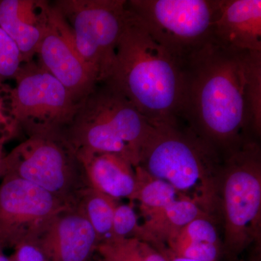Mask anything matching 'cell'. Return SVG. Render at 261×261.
<instances>
[{"label":"cell","instance_id":"9","mask_svg":"<svg viewBox=\"0 0 261 261\" xmlns=\"http://www.w3.org/2000/svg\"><path fill=\"white\" fill-rule=\"evenodd\" d=\"M84 61L107 80L126 18V0H56Z\"/></svg>","mask_w":261,"mask_h":261},{"label":"cell","instance_id":"28","mask_svg":"<svg viewBox=\"0 0 261 261\" xmlns=\"http://www.w3.org/2000/svg\"><path fill=\"white\" fill-rule=\"evenodd\" d=\"M99 261H110L108 260H106V259L102 258L101 260H99Z\"/></svg>","mask_w":261,"mask_h":261},{"label":"cell","instance_id":"2","mask_svg":"<svg viewBox=\"0 0 261 261\" xmlns=\"http://www.w3.org/2000/svg\"><path fill=\"white\" fill-rule=\"evenodd\" d=\"M126 10L124 28L106 82L118 89L151 124L184 121L183 65L151 35L127 5Z\"/></svg>","mask_w":261,"mask_h":261},{"label":"cell","instance_id":"26","mask_svg":"<svg viewBox=\"0 0 261 261\" xmlns=\"http://www.w3.org/2000/svg\"><path fill=\"white\" fill-rule=\"evenodd\" d=\"M8 140V139L5 138V137H0V178H2V176H3V163H4L5 157L4 145L5 142Z\"/></svg>","mask_w":261,"mask_h":261},{"label":"cell","instance_id":"16","mask_svg":"<svg viewBox=\"0 0 261 261\" xmlns=\"http://www.w3.org/2000/svg\"><path fill=\"white\" fill-rule=\"evenodd\" d=\"M205 214H211L193 201L178 199L145 219V222L141 225L138 240L147 242L154 247L165 245L170 237L196 218Z\"/></svg>","mask_w":261,"mask_h":261},{"label":"cell","instance_id":"19","mask_svg":"<svg viewBox=\"0 0 261 261\" xmlns=\"http://www.w3.org/2000/svg\"><path fill=\"white\" fill-rule=\"evenodd\" d=\"M96 251L110 261H155L157 250L137 238L111 240L99 244Z\"/></svg>","mask_w":261,"mask_h":261},{"label":"cell","instance_id":"25","mask_svg":"<svg viewBox=\"0 0 261 261\" xmlns=\"http://www.w3.org/2000/svg\"><path fill=\"white\" fill-rule=\"evenodd\" d=\"M155 248H157L161 253H163L167 261H200L187 258V257L177 256V255H174L170 251L165 245H159Z\"/></svg>","mask_w":261,"mask_h":261},{"label":"cell","instance_id":"18","mask_svg":"<svg viewBox=\"0 0 261 261\" xmlns=\"http://www.w3.org/2000/svg\"><path fill=\"white\" fill-rule=\"evenodd\" d=\"M137 189L133 200L140 203L144 219L162 210L173 201L183 198L167 182L154 178L140 166L135 167Z\"/></svg>","mask_w":261,"mask_h":261},{"label":"cell","instance_id":"10","mask_svg":"<svg viewBox=\"0 0 261 261\" xmlns=\"http://www.w3.org/2000/svg\"><path fill=\"white\" fill-rule=\"evenodd\" d=\"M0 184V249L15 248L39 236L56 215L70 207L41 187L5 174Z\"/></svg>","mask_w":261,"mask_h":261},{"label":"cell","instance_id":"21","mask_svg":"<svg viewBox=\"0 0 261 261\" xmlns=\"http://www.w3.org/2000/svg\"><path fill=\"white\" fill-rule=\"evenodd\" d=\"M141 224L133 206L117 202L113 213L111 240L140 238Z\"/></svg>","mask_w":261,"mask_h":261},{"label":"cell","instance_id":"22","mask_svg":"<svg viewBox=\"0 0 261 261\" xmlns=\"http://www.w3.org/2000/svg\"><path fill=\"white\" fill-rule=\"evenodd\" d=\"M23 64L16 44L0 28V84L7 80H15Z\"/></svg>","mask_w":261,"mask_h":261},{"label":"cell","instance_id":"1","mask_svg":"<svg viewBox=\"0 0 261 261\" xmlns=\"http://www.w3.org/2000/svg\"><path fill=\"white\" fill-rule=\"evenodd\" d=\"M183 68L184 121L223 158L252 140V118L261 116V53L238 50L212 37Z\"/></svg>","mask_w":261,"mask_h":261},{"label":"cell","instance_id":"12","mask_svg":"<svg viewBox=\"0 0 261 261\" xmlns=\"http://www.w3.org/2000/svg\"><path fill=\"white\" fill-rule=\"evenodd\" d=\"M38 238L48 261H88L99 243L92 225L75 207L56 215Z\"/></svg>","mask_w":261,"mask_h":261},{"label":"cell","instance_id":"11","mask_svg":"<svg viewBox=\"0 0 261 261\" xmlns=\"http://www.w3.org/2000/svg\"><path fill=\"white\" fill-rule=\"evenodd\" d=\"M37 56L77 102H82L99 83L97 72L81 57L68 23L53 3Z\"/></svg>","mask_w":261,"mask_h":261},{"label":"cell","instance_id":"13","mask_svg":"<svg viewBox=\"0 0 261 261\" xmlns=\"http://www.w3.org/2000/svg\"><path fill=\"white\" fill-rule=\"evenodd\" d=\"M50 2L1 0L0 28L16 44L23 63L33 61L47 29Z\"/></svg>","mask_w":261,"mask_h":261},{"label":"cell","instance_id":"15","mask_svg":"<svg viewBox=\"0 0 261 261\" xmlns=\"http://www.w3.org/2000/svg\"><path fill=\"white\" fill-rule=\"evenodd\" d=\"M77 152L89 187L116 200H133L137 176L129 161L108 152Z\"/></svg>","mask_w":261,"mask_h":261},{"label":"cell","instance_id":"24","mask_svg":"<svg viewBox=\"0 0 261 261\" xmlns=\"http://www.w3.org/2000/svg\"><path fill=\"white\" fill-rule=\"evenodd\" d=\"M14 249L12 261H48L38 236L24 240Z\"/></svg>","mask_w":261,"mask_h":261},{"label":"cell","instance_id":"6","mask_svg":"<svg viewBox=\"0 0 261 261\" xmlns=\"http://www.w3.org/2000/svg\"><path fill=\"white\" fill-rule=\"evenodd\" d=\"M5 174L41 187L70 207L89 187L78 152L65 133L27 137L5 155Z\"/></svg>","mask_w":261,"mask_h":261},{"label":"cell","instance_id":"17","mask_svg":"<svg viewBox=\"0 0 261 261\" xmlns=\"http://www.w3.org/2000/svg\"><path fill=\"white\" fill-rule=\"evenodd\" d=\"M118 200L89 187L75 207L85 216L97 234L99 244L112 238L113 213Z\"/></svg>","mask_w":261,"mask_h":261},{"label":"cell","instance_id":"5","mask_svg":"<svg viewBox=\"0 0 261 261\" xmlns=\"http://www.w3.org/2000/svg\"><path fill=\"white\" fill-rule=\"evenodd\" d=\"M222 256L235 261L261 232V149L252 139L224 158L219 187Z\"/></svg>","mask_w":261,"mask_h":261},{"label":"cell","instance_id":"20","mask_svg":"<svg viewBox=\"0 0 261 261\" xmlns=\"http://www.w3.org/2000/svg\"><path fill=\"white\" fill-rule=\"evenodd\" d=\"M218 216L205 214L196 218L166 242L168 248L186 243H207L222 246L218 229Z\"/></svg>","mask_w":261,"mask_h":261},{"label":"cell","instance_id":"27","mask_svg":"<svg viewBox=\"0 0 261 261\" xmlns=\"http://www.w3.org/2000/svg\"><path fill=\"white\" fill-rule=\"evenodd\" d=\"M1 249H0V261H12L11 257H8L7 256H5L4 254L2 252Z\"/></svg>","mask_w":261,"mask_h":261},{"label":"cell","instance_id":"23","mask_svg":"<svg viewBox=\"0 0 261 261\" xmlns=\"http://www.w3.org/2000/svg\"><path fill=\"white\" fill-rule=\"evenodd\" d=\"M11 87L0 84V137L13 138L18 135V126L13 119L10 107V92Z\"/></svg>","mask_w":261,"mask_h":261},{"label":"cell","instance_id":"3","mask_svg":"<svg viewBox=\"0 0 261 261\" xmlns=\"http://www.w3.org/2000/svg\"><path fill=\"white\" fill-rule=\"evenodd\" d=\"M224 158L185 122L153 125L138 166L167 182L183 198L221 219L219 187Z\"/></svg>","mask_w":261,"mask_h":261},{"label":"cell","instance_id":"14","mask_svg":"<svg viewBox=\"0 0 261 261\" xmlns=\"http://www.w3.org/2000/svg\"><path fill=\"white\" fill-rule=\"evenodd\" d=\"M212 37L238 50L261 53L260 0H219Z\"/></svg>","mask_w":261,"mask_h":261},{"label":"cell","instance_id":"4","mask_svg":"<svg viewBox=\"0 0 261 261\" xmlns=\"http://www.w3.org/2000/svg\"><path fill=\"white\" fill-rule=\"evenodd\" d=\"M152 126L106 81L98 83L80 103L65 135L77 152L119 154L135 168Z\"/></svg>","mask_w":261,"mask_h":261},{"label":"cell","instance_id":"8","mask_svg":"<svg viewBox=\"0 0 261 261\" xmlns=\"http://www.w3.org/2000/svg\"><path fill=\"white\" fill-rule=\"evenodd\" d=\"M10 92L12 116L27 137L65 133L80 103L38 61L23 63Z\"/></svg>","mask_w":261,"mask_h":261},{"label":"cell","instance_id":"7","mask_svg":"<svg viewBox=\"0 0 261 261\" xmlns=\"http://www.w3.org/2000/svg\"><path fill=\"white\" fill-rule=\"evenodd\" d=\"M126 5L183 65L212 37L219 0H126Z\"/></svg>","mask_w":261,"mask_h":261}]
</instances>
